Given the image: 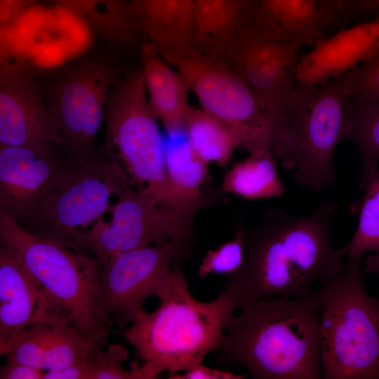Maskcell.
Returning <instances> with one entry per match:
<instances>
[{"mask_svg": "<svg viewBox=\"0 0 379 379\" xmlns=\"http://www.w3.org/2000/svg\"><path fill=\"white\" fill-rule=\"evenodd\" d=\"M337 208L328 201L305 215L272 210L244 230L243 263L227 276L223 289L237 309L264 299L305 297L344 267L331 237Z\"/></svg>", "mask_w": 379, "mask_h": 379, "instance_id": "obj_1", "label": "cell"}, {"mask_svg": "<svg viewBox=\"0 0 379 379\" xmlns=\"http://www.w3.org/2000/svg\"><path fill=\"white\" fill-rule=\"evenodd\" d=\"M321 342L315 291L264 299L233 315L217 364L241 365L255 379H319Z\"/></svg>", "mask_w": 379, "mask_h": 379, "instance_id": "obj_2", "label": "cell"}, {"mask_svg": "<svg viewBox=\"0 0 379 379\" xmlns=\"http://www.w3.org/2000/svg\"><path fill=\"white\" fill-rule=\"evenodd\" d=\"M159 300L156 310H144L131 326L119 331L145 363L170 375L190 370L220 350L237 309L228 293L222 291L210 302L197 300L182 267H176Z\"/></svg>", "mask_w": 379, "mask_h": 379, "instance_id": "obj_3", "label": "cell"}, {"mask_svg": "<svg viewBox=\"0 0 379 379\" xmlns=\"http://www.w3.org/2000/svg\"><path fill=\"white\" fill-rule=\"evenodd\" d=\"M350 97L344 75L319 86L298 85L276 117L272 152L302 187L336 182L333 157L347 140Z\"/></svg>", "mask_w": 379, "mask_h": 379, "instance_id": "obj_4", "label": "cell"}, {"mask_svg": "<svg viewBox=\"0 0 379 379\" xmlns=\"http://www.w3.org/2000/svg\"><path fill=\"white\" fill-rule=\"evenodd\" d=\"M364 273L347 262L315 290L324 379H379V298L366 291Z\"/></svg>", "mask_w": 379, "mask_h": 379, "instance_id": "obj_5", "label": "cell"}, {"mask_svg": "<svg viewBox=\"0 0 379 379\" xmlns=\"http://www.w3.org/2000/svg\"><path fill=\"white\" fill-rule=\"evenodd\" d=\"M0 239L51 298L71 324L104 347L112 321L99 312L97 291L101 265L69 248L36 236L0 211Z\"/></svg>", "mask_w": 379, "mask_h": 379, "instance_id": "obj_6", "label": "cell"}, {"mask_svg": "<svg viewBox=\"0 0 379 379\" xmlns=\"http://www.w3.org/2000/svg\"><path fill=\"white\" fill-rule=\"evenodd\" d=\"M157 119L142 72L133 73L109 93L105 135L100 152L117 161L130 183L147 191L161 206L187 213L168 184L165 141Z\"/></svg>", "mask_w": 379, "mask_h": 379, "instance_id": "obj_7", "label": "cell"}, {"mask_svg": "<svg viewBox=\"0 0 379 379\" xmlns=\"http://www.w3.org/2000/svg\"><path fill=\"white\" fill-rule=\"evenodd\" d=\"M130 183L121 166L100 151L71 166L35 211L19 225L71 248L77 236L108 213L112 197Z\"/></svg>", "mask_w": 379, "mask_h": 379, "instance_id": "obj_8", "label": "cell"}, {"mask_svg": "<svg viewBox=\"0 0 379 379\" xmlns=\"http://www.w3.org/2000/svg\"><path fill=\"white\" fill-rule=\"evenodd\" d=\"M184 77L201 109L225 124L249 154L272 152L276 118L226 62L192 48L164 59Z\"/></svg>", "mask_w": 379, "mask_h": 379, "instance_id": "obj_9", "label": "cell"}, {"mask_svg": "<svg viewBox=\"0 0 379 379\" xmlns=\"http://www.w3.org/2000/svg\"><path fill=\"white\" fill-rule=\"evenodd\" d=\"M100 218L80 233L71 249L90 252L102 267L114 255L171 239L191 242L194 216L161 206L147 191L126 185Z\"/></svg>", "mask_w": 379, "mask_h": 379, "instance_id": "obj_10", "label": "cell"}, {"mask_svg": "<svg viewBox=\"0 0 379 379\" xmlns=\"http://www.w3.org/2000/svg\"><path fill=\"white\" fill-rule=\"evenodd\" d=\"M190 243L171 239L110 258L102 267L96 305L100 314L119 326L134 322L147 299L164 293L173 269L190 254ZM111 321V320H110Z\"/></svg>", "mask_w": 379, "mask_h": 379, "instance_id": "obj_11", "label": "cell"}, {"mask_svg": "<svg viewBox=\"0 0 379 379\" xmlns=\"http://www.w3.org/2000/svg\"><path fill=\"white\" fill-rule=\"evenodd\" d=\"M111 75L103 65L87 62L65 73L44 95L60 127L62 147L77 164L93 157L105 118Z\"/></svg>", "mask_w": 379, "mask_h": 379, "instance_id": "obj_12", "label": "cell"}, {"mask_svg": "<svg viewBox=\"0 0 379 379\" xmlns=\"http://www.w3.org/2000/svg\"><path fill=\"white\" fill-rule=\"evenodd\" d=\"M74 164L60 143L0 146V211L21 223Z\"/></svg>", "mask_w": 379, "mask_h": 379, "instance_id": "obj_13", "label": "cell"}, {"mask_svg": "<svg viewBox=\"0 0 379 379\" xmlns=\"http://www.w3.org/2000/svg\"><path fill=\"white\" fill-rule=\"evenodd\" d=\"M300 48L295 44L262 36L248 25L223 62L244 80L262 106L277 117L298 86Z\"/></svg>", "mask_w": 379, "mask_h": 379, "instance_id": "obj_14", "label": "cell"}, {"mask_svg": "<svg viewBox=\"0 0 379 379\" xmlns=\"http://www.w3.org/2000/svg\"><path fill=\"white\" fill-rule=\"evenodd\" d=\"M60 143V127L36 81L22 67L0 72V146L40 147Z\"/></svg>", "mask_w": 379, "mask_h": 379, "instance_id": "obj_15", "label": "cell"}, {"mask_svg": "<svg viewBox=\"0 0 379 379\" xmlns=\"http://www.w3.org/2000/svg\"><path fill=\"white\" fill-rule=\"evenodd\" d=\"M66 320L68 314L4 246L0 247V348L29 325Z\"/></svg>", "mask_w": 379, "mask_h": 379, "instance_id": "obj_16", "label": "cell"}, {"mask_svg": "<svg viewBox=\"0 0 379 379\" xmlns=\"http://www.w3.org/2000/svg\"><path fill=\"white\" fill-rule=\"evenodd\" d=\"M379 48V16L341 29L317 41L300 55L295 67L298 85L319 86L347 73Z\"/></svg>", "mask_w": 379, "mask_h": 379, "instance_id": "obj_17", "label": "cell"}, {"mask_svg": "<svg viewBox=\"0 0 379 379\" xmlns=\"http://www.w3.org/2000/svg\"><path fill=\"white\" fill-rule=\"evenodd\" d=\"M194 0H132L130 18L163 57L193 47Z\"/></svg>", "mask_w": 379, "mask_h": 379, "instance_id": "obj_18", "label": "cell"}, {"mask_svg": "<svg viewBox=\"0 0 379 379\" xmlns=\"http://www.w3.org/2000/svg\"><path fill=\"white\" fill-rule=\"evenodd\" d=\"M330 21L317 0H258L250 27L268 39L314 45Z\"/></svg>", "mask_w": 379, "mask_h": 379, "instance_id": "obj_19", "label": "cell"}, {"mask_svg": "<svg viewBox=\"0 0 379 379\" xmlns=\"http://www.w3.org/2000/svg\"><path fill=\"white\" fill-rule=\"evenodd\" d=\"M255 11L246 0H194L193 47L211 58L224 61Z\"/></svg>", "mask_w": 379, "mask_h": 379, "instance_id": "obj_20", "label": "cell"}, {"mask_svg": "<svg viewBox=\"0 0 379 379\" xmlns=\"http://www.w3.org/2000/svg\"><path fill=\"white\" fill-rule=\"evenodd\" d=\"M142 69L151 107L167 133L184 129L190 91L184 77L149 43L141 47Z\"/></svg>", "mask_w": 379, "mask_h": 379, "instance_id": "obj_21", "label": "cell"}, {"mask_svg": "<svg viewBox=\"0 0 379 379\" xmlns=\"http://www.w3.org/2000/svg\"><path fill=\"white\" fill-rule=\"evenodd\" d=\"M165 141V168L168 184L182 209L194 215L201 189L208 175V166L189 143L184 129L168 133Z\"/></svg>", "mask_w": 379, "mask_h": 379, "instance_id": "obj_22", "label": "cell"}, {"mask_svg": "<svg viewBox=\"0 0 379 379\" xmlns=\"http://www.w3.org/2000/svg\"><path fill=\"white\" fill-rule=\"evenodd\" d=\"M275 158L268 149L250 153L225 174L222 191L249 200L280 197L286 188L278 175Z\"/></svg>", "mask_w": 379, "mask_h": 379, "instance_id": "obj_23", "label": "cell"}, {"mask_svg": "<svg viewBox=\"0 0 379 379\" xmlns=\"http://www.w3.org/2000/svg\"><path fill=\"white\" fill-rule=\"evenodd\" d=\"M184 131L194 152L208 164L226 166L234 151L240 148L234 133L203 109L191 107Z\"/></svg>", "mask_w": 379, "mask_h": 379, "instance_id": "obj_24", "label": "cell"}, {"mask_svg": "<svg viewBox=\"0 0 379 379\" xmlns=\"http://www.w3.org/2000/svg\"><path fill=\"white\" fill-rule=\"evenodd\" d=\"M365 190L357 230L349 243L338 249L347 262L359 265L369 251H379V171L360 180Z\"/></svg>", "mask_w": 379, "mask_h": 379, "instance_id": "obj_25", "label": "cell"}, {"mask_svg": "<svg viewBox=\"0 0 379 379\" xmlns=\"http://www.w3.org/2000/svg\"><path fill=\"white\" fill-rule=\"evenodd\" d=\"M348 112L347 140L359 151L362 180L378 171L379 105L359 104L350 98Z\"/></svg>", "mask_w": 379, "mask_h": 379, "instance_id": "obj_26", "label": "cell"}, {"mask_svg": "<svg viewBox=\"0 0 379 379\" xmlns=\"http://www.w3.org/2000/svg\"><path fill=\"white\" fill-rule=\"evenodd\" d=\"M97 347H103L66 320L52 322L43 369L64 368L90 358Z\"/></svg>", "mask_w": 379, "mask_h": 379, "instance_id": "obj_27", "label": "cell"}, {"mask_svg": "<svg viewBox=\"0 0 379 379\" xmlns=\"http://www.w3.org/2000/svg\"><path fill=\"white\" fill-rule=\"evenodd\" d=\"M52 322L38 321L29 325L1 347L0 354H4L6 360L44 370Z\"/></svg>", "mask_w": 379, "mask_h": 379, "instance_id": "obj_28", "label": "cell"}, {"mask_svg": "<svg viewBox=\"0 0 379 379\" xmlns=\"http://www.w3.org/2000/svg\"><path fill=\"white\" fill-rule=\"evenodd\" d=\"M128 358V350L120 344H112L106 350L97 347L92 357L91 379H152L160 374L152 365L145 363L139 366L136 361L126 371L123 362Z\"/></svg>", "mask_w": 379, "mask_h": 379, "instance_id": "obj_29", "label": "cell"}, {"mask_svg": "<svg viewBox=\"0 0 379 379\" xmlns=\"http://www.w3.org/2000/svg\"><path fill=\"white\" fill-rule=\"evenodd\" d=\"M344 78L352 100L379 105V48L371 57L344 74Z\"/></svg>", "mask_w": 379, "mask_h": 379, "instance_id": "obj_30", "label": "cell"}, {"mask_svg": "<svg viewBox=\"0 0 379 379\" xmlns=\"http://www.w3.org/2000/svg\"><path fill=\"white\" fill-rule=\"evenodd\" d=\"M244 256V229L239 227L232 239L207 251L197 275L204 278L211 274H232L241 267Z\"/></svg>", "mask_w": 379, "mask_h": 379, "instance_id": "obj_31", "label": "cell"}, {"mask_svg": "<svg viewBox=\"0 0 379 379\" xmlns=\"http://www.w3.org/2000/svg\"><path fill=\"white\" fill-rule=\"evenodd\" d=\"M67 12L88 20L102 34L112 40L109 27L98 13L100 0H58Z\"/></svg>", "mask_w": 379, "mask_h": 379, "instance_id": "obj_32", "label": "cell"}, {"mask_svg": "<svg viewBox=\"0 0 379 379\" xmlns=\"http://www.w3.org/2000/svg\"><path fill=\"white\" fill-rule=\"evenodd\" d=\"M92 357L62 368L46 371L44 379H91Z\"/></svg>", "mask_w": 379, "mask_h": 379, "instance_id": "obj_33", "label": "cell"}, {"mask_svg": "<svg viewBox=\"0 0 379 379\" xmlns=\"http://www.w3.org/2000/svg\"><path fill=\"white\" fill-rule=\"evenodd\" d=\"M244 378V375L209 368L202 364L195 366L183 374L173 373L168 375V377L169 379H243Z\"/></svg>", "mask_w": 379, "mask_h": 379, "instance_id": "obj_34", "label": "cell"}, {"mask_svg": "<svg viewBox=\"0 0 379 379\" xmlns=\"http://www.w3.org/2000/svg\"><path fill=\"white\" fill-rule=\"evenodd\" d=\"M44 370L13 361L6 360L1 366V379H44Z\"/></svg>", "mask_w": 379, "mask_h": 379, "instance_id": "obj_35", "label": "cell"}, {"mask_svg": "<svg viewBox=\"0 0 379 379\" xmlns=\"http://www.w3.org/2000/svg\"><path fill=\"white\" fill-rule=\"evenodd\" d=\"M34 0H0L1 24L11 22L21 15Z\"/></svg>", "mask_w": 379, "mask_h": 379, "instance_id": "obj_36", "label": "cell"}, {"mask_svg": "<svg viewBox=\"0 0 379 379\" xmlns=\"http://www.w3.org/2000/svg\"><path fill=\"white\" fill-rule=\"evenodd\" d=\"M363 270L364 272H371L379 276V262L364 265Z\"/></svg>", "mask_w": 379, "mask_h": 379, "instance_id": "obj_37", "label": "cell"}, {"mask_svg": "<svg viewBox=\"0 0 379 379\" xmlns=\"http://www.w3.org/2000/svg\"><path fill=\"white\" fill-rule=\"evenodd\" d=\"M379 262V251L367 257L364 262V265L375 264Z\"/></svg>", "mask_w": 379, "mask_h": 379, "instance_id": "obj_38", "label": "cell"}, {"mask_svg": "<svg viewBox=\"0 0 379 379\" xmlns=\"http://www.w3.org/2000/svg\"><path fill=\"white\" fill-rule=\"evenodd\" d=\"M246 1H248V2H250L251 4H252L253 5L257 7L258 0H246Z\"/></svg>", "mask_w": 379, "mask_h": 379, "instance_id": "obj_39", "label": "cell"}]
</instances>
